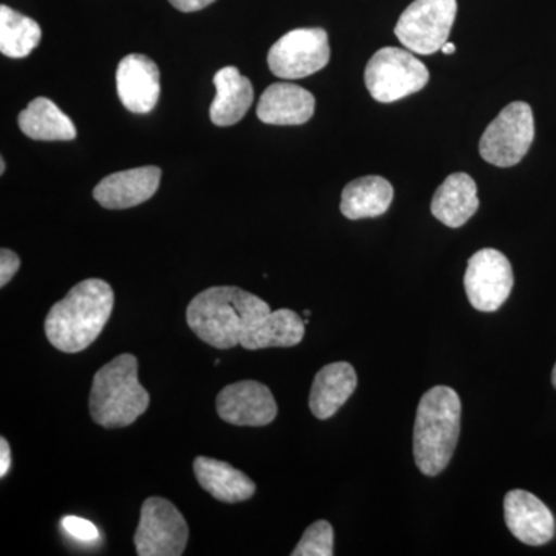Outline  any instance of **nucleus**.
<instances>
[{
    "label": "nucleus",
    "mask_w": 556,
    "mask_h": 556,
    "mask_svg": "<svg viewBox=\"0 0 556 556\" xmlns=\"http://www.w3.org/2000/svg\"><path fill=\"white\" fill-rule=\"evenodd\" d=\"M334 530L328 521H316L303 533L302 540L292 551V556H332L334 555Z\"/></svg>",
    "instance_id": "5701e85b"
},
{
    "label": "nucleus",
    "mask_w": 556,
    "mask_h": 556,
    "mask_svg": "<svg viewBox=\"0 0 556 556\" xmlns=\"http://www.w3.org/2000/svg\"><path fill=\"white\" fill-rule=\"evenodd\" d=\"M160 181L161 169L155 166L116 172L100 181L93 197L105 208H130L152 199Z\"/></svg>",
    "instance_id": "4468645a"
},
{
    "label": "nucleus",
    "mask_w": 556,
    "mask_h": 556,
    "mask_svg": "<svg viewBox=\"0 0 556 556\" xmlns=\"http://www.w3.org/2000/svg\"><path fill=\"white\" fill-rule=\"evenodd\" d=\"M115 294L108 281L87 278L70 289L54 303L46 318V334L51 345L62 353L87 350L102 332L112 316Z\"/></svg>",
    "instance_id": "f03ea898"
},
{
    "label": "nucleus",
    "mask_w": 556,
    "mask_h": 556,
    "mask_svg": "<svg viewBox=\"0 0 556 556\" xmlns=\"http://www.w3.org/2000/svg\"><path fill=\"white\" fill-rule=\"evenodd\" d=\"M61 525L70 536L83 541V543H91V541H97L98 538H100L97 526H94L93 522L87 521V519L65 517L62 518Z\"/></svg>",
    "instance_id": "b1692460"
},
{
    "label": "nucleus",
    "mask_w": 556,
    "mask_h": 556,
    "mask_svg": "<svg viewBox=\"0 0 556 556\" xmlns=\"http://www.w3.org/2000/svg\"><path fill=\"white\" fill-rule=\"evenodd\" d=\"M199 484L217 501L226 504L243 503L255 495L254 481L228 463L199 456L193 460Z\"/></svg>",
    "instance_id": "6ab92c4d"
},
{
    "label": "nucleus",
    "mask_w": 556,
    "mask_h": 556,
    "mask_svg": "<svg viewBox=\"0 0 556 556\" xmlns=\"http://www.w3.org/2000/svg\"><path fill=\"white\" fill-rule=\"evenodd\" d=\"M479 208L478 186L470 175L452 174L434 193L431 214L448 228L466 225Z\"/></svg>",
    "instance_id": "f3484780"
},
{
    "label": "nucleus",
    "mask_w": 556,
    "mask_h": 556,
    "mask_svg": "<svg viewBox=\"0 0 556 556\" xmlns=\"http://www.w3.org/2000/svg\"><path fill=\"white\" fill-rule=\"evenodd\" d=\"M11 464V450L9 441L5 438H0V478H5L9 473Z\"/></svg>",
    "instance_id": "bb28decb"
},
{
    "label": "nucleus",
    "mask_w": 556,
    "mask_h": 556,
    "mask_svg": "<svg viewBox=\"0 0 556 556\" xmlns=\"http://www.w3.org/2000/svg\"><path fill=\"white\" fill-rule=\"evenodd\" d=\"M316 98L295 84L277 83L263 91L257 105L262 123L273 126H300L313 118Z\"/></svg>",
    "instance_id": "2eb2a0df"
},
{
    "label": "nucleus",
    "mask_w": 556,
    "mask_h": 556,
    "mask_svg": "<svg viewBox=\"0 0 556 556\" xmlns=\"http://www.w3.org/2000/svg\"><path fill=\"white\" fill-rule=\"evenodd\" d=\"M148 390L138 380V358L121 354L98 369L90 391V416L104 428L129 427L149 408Z\"/></svg>",
    "instance_id": "20e7f679"
},
{
    "label": "nucleus",
    "mask_w": 556,
    "mask_h": 556,
    "mask_svg": "<svg viewBox=\"0 0 556 556\" xmlns=\"http://www.w3.org/2000/svg\"><path fill=\"white\" fill-rule=\"evenodd\" d=\"M430 72L413 51L386 47L372 54L365 68V86L376 101L396 102L424 89Z\"/></svg>",
    "instance_id": "39448f33"
},
{
    "label": "nucleus",
    "mask_w": 556,
    "mask_h": 556,
    "mask_svg": "<svg viewBox=\"0 0 556 556\" xmlns=\"http://www.w3.org/2000/svg\"><path fill=\"white\" fill-rule=\"evenodd\" d=\"M357 388V372L348 362L325 365L314 378L309 408L317 419H329L346 404Z\"/></svg>",
    "instance_id": "dca6fc26"
},
{
    "label": "nucleus",
    "mask_w": 556,
    "mask_h": 556,
    "mask_svg": "<svg viewBox=\"0 0 556 556\" xmlns=\"http://www.w3.org/2000/svg\"><path fill=\"white\" fill-rule=\"evenodd\" d=\"M460 412L459 394L450 387H433L420 399L413 455L426 477H438L452 460L460 433Z\"/></svg>",
    "instance_id": "7ed1b4c3"
},
{
    "label": "nucleus",
    "mask_w": 556,
    "mask_h": 556,
    "mask_svg": "<svg viewBox=\"0 0 556 556\" xmlns=\"http://www.w3.org/2000/svg\"><path fill=\"white\" fill-rule=\"evenodd\" d=\"M189 541V526L177 507L164 497H148L134 543L139 556H181Z\"/></svg>",
    "instance_id": "6e6552de"
},
{
    "label": "nucleus",
    "mask_w": 556,
    "mask_h": 556,
    "mask_svg": "<svg viewBox=\"0 0 556 556\" xmlns=\"http://www.w3.org/2000/svg\"><path fill=\"white\" fill-rule=\"evenodd\" d=\"M116 89L124 108L146 115L160 100V70L150 58L134 53L124 58L116 70Z\"/></svg>",
    "instance_id": "ddd939ff"
},
{
    "label": "nucleus",
    "mask_w": 556,
    "mask_h": 556,
    "mask_svg": "<svg viewBox=\"0 0 556 556\" xmlns=\"http://www.w3.org/2000/svg\"><path fill=\"white\" fill-rule=\"evenodd\" d=\"M270 311L265 300L237 287L204 289L190 300L189 328L207 345L230 350H263Z\"/></svg>",
    "instance_id": "f257e3e1"
},
{
    "label": "nucleus",
    "mask_w": 556,
    "mask_h": 556,
    "mask_svg": "<svg viewBox=\"0 0 556 556\" xmlns=\"http://www.w3.org/2000/svg\"><path fill=\"white\" fill-rule=\"evenodd\" d=\"M22 134L36 141H72L76 138L73 121L53 101L36 98L17 118Z\"/></svg>",
    "instance_id": "412c9836"
},
{
    "label": "nucleus",
    "mask_w": 556,
    "mask_h": 556,
    "mask_svg": "<svg viewBox=\"0 0 556 556\" xmlns=\"http://www.w3.org/2000/svg\"><path fill=\"white\" fill-rule=\"evenodd\" d=\"M456 11V0H415L399 17L394 35L413 53L434 54L447 43Z\"/></svg>",
    "instance_id": "0eeeda50"
},
{
    "label": "nucleus",
    "mask_w": 556,
    "mask_h": 556,
    "mask_svg": "<svg viewBox=\"0 0 556 556\" xmlns=\"http://www.w3.org/2000/svg\"><path fill=\"white\" fill-rule=\"evenodd\" d=\"M21 268V258L10 249L0 251V287L5 288Z\"/></svg>",
    "instance_id": "393cba45"
},
{
    "label": "nucleus",
    "mask_w": 556,
    "mask_h": 556,
    "mask_svg": "<svg viewBox=\"0 0 556 556\" xmlns=\"http://www.w3.org/2000/svg\"><path fill=\"white\" fill-rule=\"evenodd\" d=\"M456 51V46L455 43H452V42H447L445 43L444 47H442V53H445V54H453L455 53Z\"/></svg>",
    "instance_id": "cd10ccee"
},
{
    "label": "nucleus",
    "mask_w": 556,
    "mask_h": 556,
    "mask_svg": "<svg viewBox=\"0 0 556 556\" xmlns=\"http://www.w3.org/2000/svg\"><path fill=\"white\" fill-rule=\"evenodd\" d=\"M533 138L532 108L527 102L515 101L489 124L479 141V153L493 166L511 167L525 159Z\"/></svg>",
    "instance_id": "423d86ee"
},
{
    "label": "nucleus",
    "mask_w": 556,
    "mask_h": 556,
    "mask_svg": "<svg viewBox=\"0 0 556 556\" xmlns=\"http://www.w3.org/2000/svg\"><path fill=\"white\" fill-rule=\"evenodd\" d=\"M394 199L390 181L368 175L348 182L342 192L340 212L348 219L376 218L386 214Z\"/></svg>",
    "instance_id": "aec40b11"
},
{
    "label": "nucleus",
    "mask_w": 556,
    "mask_h": 556,
    "mask_svg": "<svg viewBox=\"0 0 556 556\" xmlns=\"http://www.w3.org/2000/svg\"><path fill=\"white\" fill-rule=\"evenodd\" d=\"M305 316L309 318V316H311V311L309 309L305 311Z\"/></svg>",
    "instance_id": "7c9ffc66"
},
{
    "label": "nucleus",
    "mask_w": 556,
    "mask_h": 556,
    "mask_svg": "<svg viewBox=\"0 0 556 556\" xmlns=\"http://www.w3.org/2000/svg\"><path fill=\"white\" fill-rule=\"evenodd\" d=\"M514 283V269L503 252L481 249L468 260L464 287L475 309L495 313L510 298Z\"/></svg>",
    "instance_id": "9d476101"
},
{
    "label": "nucleus",
    "mask_w": 556,
    "mask_h": 556,
    "mask_svg": "<svg viewBox=\"0 0 556 556\" xmlns=\"http://www.w3.org/2000/svg\"><path fill=\"white\" fill-rule=\"evenodd\" d=\"M504 518L511 535L527 546H544L555 536V518L551 508L526 490L507 493Z\"/></svg>",
    "instance_id": "f8f14e48"
},
{
    "label": "nucleus",
    "mask_w": 556,
    "mask_h": 556,
    "mask_svg": "<svg viewBox=\"0 0 556 556\" xmlns=\"http://www.w3.org/2000/svg\"><path fill=\"white\" fill-rule=\"evenodd\" d=\"M215 100L211 105V119L215 126L229 127L240 123L254 102V87L239 68L225 67L214 76Z\"/></svg>",
    "instance_id": "a211bd4d"
},
{
    "label": "nucleus",
    "mask_w": 556,
    "mask_h": 556,
    "mask_svg": "<svg viewBox=\"0 0 556 556\" xmlns=\"http://www.w3.org/2000/svg\"><path fill=\"white\" fill-rule=\"evenodd\" d=\"M42 38L39 24L10 7H0V51L11 60L27 58Z\"/></svg>",
    "instance_id": "4be33fe9"
},
{
    "label": "nucleus",
    "mask_w": 556,
    "mask_h": 556,
    "mask_svg": "<svg viewBox=\"0 0 556 556\" xmlns=\"http://www.w3.org/2000/svg\"><path fill=\"white\" fill-rule=\"evenodd\" d=\"M169 2L182 13H195V11L206 9L215 0H169Z\"/></svg>",
    "instance_id": "a878e982"
},
{
    "label": "nucleus",
    "mask_w": 556,
    "mask_h": 556,
    "mask_svg": "<svg viewBox=\"0 0 556 556\" xmlns=\"http://www.w3.org/2000/svg\"><path fill=\"white\" fill-rule=\"evenodd\" d=\"M552 386L556 388V364L554 367V371H552Z\"/></svg>",
    "instance_id": "c85d7f7f"
},
{
    "label": "nucleus",
    "mask_w": 556,
    "mask_h": 556,
    "mask_svg": "<svg viewBox=\"0 0 556 556\" xmlns=\"http://www.w3.org/2000/svg\"><path fill=\"white\" fill-rule=\"evenodd\" d=\"M3 172H5V160H0V174L3 175Z\"/></svg>",
    "instance_id": "c756f323"
},
{
    "label": "nucleus",
    "mask_w": 556,
    "mask_h": 556,
    "mask_svg": "<svg viewBox=\"0 0 556 556\" xmlns=\"http://www.w3.org/2000/svg\"><path fill=\"white\" fill-rule=\"evenodd\" d=\"M215 407L225 422L237 427L269 426L278 413L274 394L257 380H240L223 388Z\"/></svg>",
    "instance_id": "9b49d317"
},
{
    "label": "nucleus",
    "mask_w": 556,
    "mask_h": 556,
    "mask_svg": "<svg viewBox=\"0 0 556 556\" xmlns=\"http://www.w3.org/2000/svg\"><path fill=\"white\" fill-rule=\"evenodd\" d=\"M331 60L328 33L324 28H298L270 47L268 65L278 78L302 79L327 67Z\"/></svg>",
    "instance_id": "1a4fd4ad"
}]
</instances>
